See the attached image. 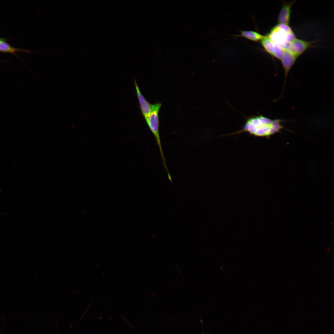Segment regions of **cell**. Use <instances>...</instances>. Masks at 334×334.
Masks as SVG:
<instances>
[{
	"label": "cell",
	"mask_w": 334,
	"mask_h": 334,
	"mask_svg": "<svg viewBox=\"0 0 334 334\" xmlns=\"http://www.w3.org/2000/svg\"><path fill=\"white\" fill-rule=\"evenodd\" d=\"M282 120H272L262 115L253 116L248 118L243 128L239 132H247L255 136H267L281 128Z\"/></svg>",
	"instance_id": "cell-1"
},
{
	"label": "cell",
	"mask_w": 334,
	"mask_h": 334,
	"mask_svg": "<svg viewBox=\"0 0 334 334\" xmlns=\"http://www.w3.org/2000/svg\"><path fill=\"white\" fill-rule=\"evenodd\" d=\"M267 36L274 43L283 49H287L290 43L296 38L289 25L280 24L272 28Z\"/></svg>",
	"instance_id": "cell-2"
},
{
	"label": "cell",
	"mask_w": 334,
	"mask_h": 334,
	"mask_svg": "<svg viewBox=\"0 0 334 334\" xmlns=\"http://www.w3.org/2000/svg\"><path fill=\"white\" fill-rule=\"evenodd\" d=\"M161 105V104L159 102L152 104L150 116L146 120V121L150 129L154 135L159 149L164 167L167 172L168 170L166 164V160L164 157L162 149L159 135V121L158 113Z\"/></svg>",
	"instance_id": "cell-3"
},
{
	"label": "cell",
	"mask_w": 334,
	"mask_h": 334,
	"mask_svg": "<svg viewBox=\"0 0 334 334\" xmlns=\"http://www.w3.org/2000/svg\"><path fill=\"white\" fill-rule=\"evenodd\" d=\"M261 41L266 52L278 59H281L283 54L282 48L274 43L267 36H264Z\"/></svg>",
	"instance_id": "cell-4"
},
{
	"label": "cell",
	"mask_w": 334,
	"mask_h": 334,
	"mask_svg": "<svg viewBox=\"0 0 334 334\" xmlns=\"http://www.w3.org/2000/svg\"><path fill=\"white\" fill-rule=\"evenodd\" d=\"M315 41H308L296 38L289 43L288 49L298 57L306 50L311 47Z\"/></svg>",
	"instance_id": "cell-5"
},
{
	"label": "cell",
	"mask_w": 334,
	"mask_h": 334,
	"mask_svg": "<svg viewBox=\"0 0 334 334\" xmlns=\"http://www.w3.org/2000/svg\"><path fill=\"white\" fill-rule=\"evenodd\" d=\"M298 58V57L288 49H284L283 50V55L281 60L284 71L285 80L282 93L280 97L279 98V99L281 97L282 95L283 94L284 88L288 75Z\"/></svg>",
	"instance_id": "cell-6"
},
{
	"label": "cell",
	"mask_w": 334,
	"mask_h": 334,
	"mask_svg": "<svg viewBox=\"0 0 334 334\" xmlns=\"http://www.w3.org/2000/svg\"><path fill=\"white\" fill-rule=\"evenodd\" d=\"M134 84L141 111L146 120L150 116L152 104L150 103L143 95L135 80Z\"/></svg>",
	"instance_id": "cell-7"
},
{
	"label": "cell",
	"mask_w": 334,
	"mask_h": 334,
	"mask_svg": "<svg viewBox=\"0 0 334 334\" xmlns=\"http://www.w3.org/2000/svg\"><path fill=\"white\" fill-rule=\"evenodd\" d=\"M295 1L282 3V7L278 15L277 22L279 24L289 25L291 12V8Z\"/></svg>",
	"instance_id": "cell-8"
},
{
	"label": "cell",
	"mask_w": 334,
	"mask_h": 334,
	"mask_svg": "<svg viewBox=\"0 0 334 334\" xmlns=\"http://www.w3.org/2000/svg\"><path fill=\"white\" fill-rule=\"evenodd\" d=\"M5 40L0 41V52L3 53H10L15 55L17 52H23L26 53H30L32 51L30 50L19 49L11 46Z\"/></svg>",
	"instance_id": "cell-9"
},
{
	"label": "cell",
	"mask_w": 334,
	"mask_h": 334,
	"mask_svg": "<svg viewBox=\"0 0 334 334\" xmlns=\"http://www.w3.org/2000/svg\"><path fill=\"white\" fill-rule=\"evenodd\" d=\"M239 36L254 41H261L264 36L258 32L251 31H242Z\"/></svg>",
	"instance_id": "cell-10"
},
{
	"label": "cell",
	"mask_w": 334,
	"mask_h": 334,
	"mask_svg": "<svg viewBox=\"0 0 334 334\" xmlns=\"http://www.w3.org/2000/svg\"><path fill=\"white\" fill-rule=\"evenodd\" d=\"M5 40H6L5 38H0V41Z\"/></svg>",
	"instance_id": "cell-11"
},
{
	"label": "cell",
	"mask_w": 334,
	"mask_h": 334,
	"mask_svg": "<svg viewBox=\"0 0 334 334\" xmlns=\"http://www.w3.org/2000/svg\"><path fill=\"white\" fill-rule=\"evenodd\" d=\"M0 190H1V189H0Z\"/></svg>",
	"instance_id": "cell-12"
}]
</instances>
